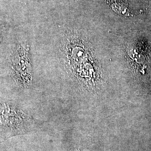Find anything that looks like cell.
Returning a JSON list of instances; mask_svg holds the SVG:
<instances>
[{
  "label": "cell",
  "instance_id": "1",
  "mask_svg": "<svg viewBox=\"0 0 151 151\" xmlns=\"http://www.w3.org/2000/svg\"><path fill=\"white\" fill-rule=\"evenodd\" d=\"M33 119L11 103L0 102V135L9 138L32 131Z\"/></svg>",
  "mask_w": 151,
  "mask_h": 151
}]
</instances>
